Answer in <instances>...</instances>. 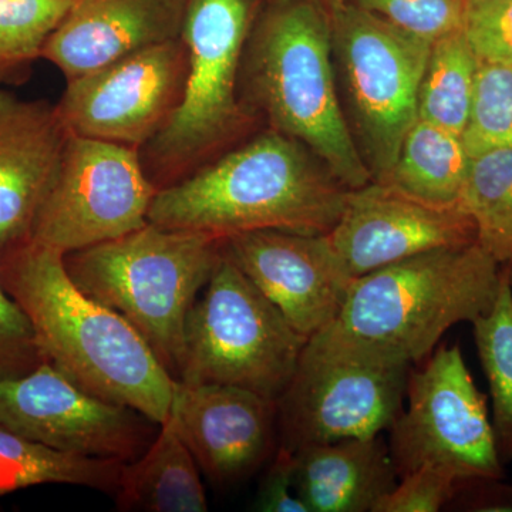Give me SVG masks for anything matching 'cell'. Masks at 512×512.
Instances as JSON below:
<instances>
[{
    "label": "cell",
    "mask_w": 512,
    "mask_h": 512,
    "mask_svg": "<svg viewBox=\"0 0 512 512\" xmlns=\"http://www.w3.org/2000/svg\"><path fill=\"white\" fill-rule=\"evenodd\" d=\"M0 281L32 323L46 362L100 399L158 426L167 421L174 377L126 319L74 284L62 252L32 239L6 249Z\"/></svg>",
    "instance_id": "6da1fadb"
},
{
    "label": "cell",
    "mask_w": 512,
    "mask_h": 512,
    "mask_svg": "<svg viewBox=\"0 0 512 512\" xmlns=\"http://www.w3.org/2000/svg\"><path fill=\"white\" fill-rule=\"evenodd\" d=\"M349 191L303 144L269 128L158 191L148 221L220 239L256 229L325 235Z\"/></svg>",
    "instance_id": "7a4b0ae2"
},
{
    "label": "cell",
    "mask_w": 512,
    "mask_h": 512,
    "mask_svg": "<svg viewBox=\"0 0 512 512\" xmlns=\"http://www.w3.org/2000/svg\"><path fill=\"white\" fill-rule=\"evenodd\" d=\"M330 18L309 0L266 3L245 45L239 96L271 130L299 141L349 190L372 174L342 110Z\"/></svg>",
    "instance_id": "3957f363"
},
{
    "label": "cell",
    "mask_w": 512,
    "mask_h": 512,
    "mask_svg": "<svg viewBox=\"0 0 512 512\" xmlns=\"http://www.w3.org/2000/svg\"><path fill=\"white\" fill-rule=\"evenodd\" d=\"M500 282L501 265L477 242L423 252L355 279L338 318L312 338L419 365L448 329L490 311Z\"/></svg>",
    "instance_id": "277c9868"
},
{
    "label": "cell",
    "mask_w": 512,
    "mask_h": 512,
    "mask_svg": "<svg viewBox=\"0 0 512 512\" xmlns=\"http://www.w3.org/2000/svg\"><path fill=\"white\" fill-rule=\"evenodd\" d=\"M224 251V239L160 227L64 255L74 284L119 313L146 340L161 365L180 379L185 323Z\"/></svg>",
    "instance_id": "5b68a950"
},
{
    "label": "cell",
    "mask_w": 512,
    "mask_h": 512,
    "mask_svg": "<svg viewBox=\"0 0 512 512\" xmlns=\"http://www.w3.org/2000/svg\"><path fill=\"white\" fill-rule=\"evenodd\" d=\"M264 0H187L188 74L173 120L138 150L158 191L244 143L258 119L239 96L242 57Z\"/></svg>",
    "instance_id": "8992f818"
},
{
    "label": "cell",
    "mask_w": 512,
    "mask_h": 512,
    "mask_svg": "<svg viewBox=\"0 0 512 512\" xmlns=\"http://www.w3.org/2000/svg\"><path fill=\"white\" fill-rule=\"evenodd\" d=\"M308 340L224 249L188 313L178 380L241 387L278 402Z\"/></svg>",
    "instance_id": "52a82bcc"
},
{
    "label": "cell",
    "mask_w": 512,
    "mask_h": 512,
    "mask_svg": "<svg viewBox=\"0 0 512 512\" xmlns=\"http://www.w3.org/2000/svg\"><path fill=\"white\" fill-rule=\"evenodd\" d=\"M332 49L373 183H386L404 137L419 119L431 43L345 3L330 16Z\"/></svg>",
    "instance_id": "ba28073f"
},
{
    "label": "cell",
    "mask_w": 512,
    "mask_h": 512,
    "mask_svg": "<svg viewBox=\"0 0 512 512\" xmlns=\"http://www.w3.org/2000/svg\"><path fill=\"white\" fill-rule=\"evenodd\" d=\"M407 407L389 431L390 456L402 478L434 467L460 481L505 478L487 397L478 390L460 345H441L410 367Z\"/></svg>",
    "instance_id": "9c48e42d"
},
{
    "label": "cell",
    "mask_w": 512,
    "mask_h": 512,
    "mask_svg": "<svg viewBox=\"0 0 512 512\" xmlns=\"http://www.w3.org/2000/svg\"><path fill=\"white\" fill-rule=\"evenodd\" d=\"M410 367L309 339L276 402L279 447L383 434L403 410Z\"/></svg>",
    "instance_id": "30bf717a"
},
{
    "label": "cell",
    "mask_w": 512,
    "mask_h": 512,
    "mask_svg": "<svg viewBox=\"0 0 512 512\" xmlns=\"http://www.w3.org/2000/svg\"><path fill=\"white\" fill-rule=\"evenodd\" d=\"M158 190L137 148L70 134L30 239L63 255L144 227Z\"/></svg>",
    "instance_id": "8fae6325"
},
{
    "label": "cell",
    "mask_w": 512,
    "mask_h": 512,
    "mask_svg": "<svg viewBox=\"0 0 512 512\" xmlns=\"http://www.w3.org/2000/svg\"><path fill=\"white\" fill-rule=\"evenodd\" d=\"M187 74L183 37L168 40L70 80L57 114L74 136L140 150L180 109Z\"/></svg>",
    "instance_id": "7c38bea8"
},
{
    "label": "cell",
    "mask_w": 512,
    "mask_h": 512,
    "mask_svg": "<svg viewBox=\"0 0 512 512\" xmlns=\"http://www.w3.org/2000/svg\"><path fill=\"white\" fill-rule=\"evenodd\" d=\"M0 426L79 456L136 460L157 436V423L83 390L49 362L0 379Z\"/></svg>",
    "instance_id": "4fadbf2b"
},
{
    "label": "cell",
    "mask_w": 512,
    "mask_h": 512,
    "mask_svg": "<svg viewBox=\"0 0 512 512\" xmlns=\"http://www.w3.org/2000/svg\"><path fill=\"white\" fill-rule=\"evenodd\" d=\"M325 235L353 281L423 252L477 242L476 225L461 205L426 204L373 181L349 191L345 210Z\"/></svg>",
    "instance_id": "5bb4252c"
},
{
    "label": "cell",
    "mask_w": 512,
    "mask_h": 512,
    "mask_svg": "<svg viewBox=\"0 0 512 512\" xmlns=\"http://www.w3.org/2000/svg\"><path fill=\"white\" fill-rule=\"evenodd\" d=\"M224 249L305 338L328 328L345 305L353 279L326 235L256 229L224 239Z\"/></svg>",
    "instance_id": "9a60e30c"
},
{
    "label": "cell",
    "mask_w": 512,
    "mask_h": 512,
    "mask_svg": "<svg viewBox=\"0 0 512 512\" xmlns=\"http://www.w3.org/2000/svg\"><path fill=\"white\" fill-rule=\"evenodd\" d=\"M170 420L202 473L214 483H239L272 454L276 402L241 387L175 380Z\"/></svg>",
    "instance_id": "2e32d148"
},
{
    "label": "cell",
    "mask_w": 512,
    "mask_h": 512,
    "mask_svg": "<svg viewBox=\"0 0 512 512\" xmlns=\"http://www.w3.org/2000/svg\"><path fill=\"white\" fill-rule=\"evenodd\" d=\"M69 137L56 104L0 89V252L30 239Z\"/></svg>",
    "instance_id": "e0dca14e"
},
{
    "label": "cell",
    "mask_w": 512,
    "mask_h": 512,
    "mask_svg": "<svg viewBox=\"0 0 512 512\" xmlns=\"http://www.w3.org/2000/svg\"><path fill=\"white\" fill-rule=\"evenodd\" d=\"M187 0H74L47 40L42 59L55 64L67 82L178 39Z\"/></svg>",
    "instance_id": "ac0fdd59"
},
{
    "label": "cell",
    "mask_w": 512,
    "mask_h": 512,
    "mask_svg": "<svg viewBox=\"0 0 512 512\" xmlns=\"http://www.w3.org/2000/svg\"><path fill=\"white\" fill-rule=\"evenodd\" d=\"M399 483L383 434L299 448L293 485L309 512H373Z\"/></svg>",
    "instance_id": "d6986e66"
},
{
    "label": "cell",
    "mask_w": 512,
    "mask_h": 512,
    "mask_svg": "<svg viewBox=\"0 0 512 512\" xmlns=\"http://www.w3.org/2000/svg\"><path fill=\"white\" fill-rule=\"evenodd\" d=\"M114 495L120 511H208L201 468L170 420L140 457L123 464Z\"/></svg>",
    "instance_id": "ffe728a7"
},
{
    "label": "cell",
    "mask_w": 512,
    "mask_h": 512,
    "mask_svg": "<svg viewBox=\"0 0 512 512\" xmlns=\"http://www.w3.org/2000/svg\"><path fill=\"white\" fill-rule=\"evenodd\" d=\"M470 163L461 136L417 119L383 184L426 204L458 207Z\"/></svg>",
    "instance_id": "44dd1931"
},
{
    "label": "cell",
    "mask_w": 512,
    "mask_h": 512,
    "mask_svg": "<svg viewBox=\"0 0 512 512\" xmlns=\"http://www.w3.org/2000/svg\"><path fill=\"white\" fill-rule=\"evenodd\" d=\"M123 464L64 453L0 426V497L47 484L76 485L114 495Z\"/></svg>",
    "instance_id": "7402d4cb"
},
{
    "label": "cell",
    "mask_w": 512,
    "mask_h": 512,
    "mask_svg": "<svg viewBox=\"0 0 512 512\" xmlns=\"http://www.w3.org/2000/svg\"><path fill=\"white\" fill-rule=\"evenodd\" d=\"M478 62L463 28L431 43L419 92V119L463 134L470 117Z\"/></svg>",
    "instance_id": "603a6c76"
},
{
    "label": "cell",
    "mask_w": 512,
    "mask_h": 512,
    "mask_svg": "<svg viewBox=\"0 0 512 512\" xmlns=\"http://www.w3.org/2000/svg\"><path fill=\"white\" fill-rule=\"evenodd\" d=\"M461 207L474 221L477 244L498 264L512 262V150L471 157Z\"/></svg>",
    "instance_id": "cb8c5ba5"
},
{
    "label": "cell",
    "mask_w": 512,
    "mask_h": 512,
    "mask_svg": "<svg viewBox=\"0 0 512 512\" xmlns=\"http://www.w3.org/2000/svg\"><path fill=\"white\" fill-rule=\"evenodd\" d=\"M480 365L490 387L495 441L504 464L512 463V295L507 271L490 311L473 323Z\"/></svg>",
    "instance_id": "d4e9b609"
},
{
    "label": "cell",
    "mask_w": 512,
    "mask_h": 512,
    "mask_svg": "<svg viewBox=\"0 0 512 512\" xmlns=\"http://www.w3.org/2000/svg\"><path fill=\"white\" fill-rule=\"evenodd\" d=\"M74 0H0V83L22 82Z\"/></svg>",
    "instance_id": "484cf974"
},
{
    "label": "cell",
    "mask_w": 512,
    "mask_h": 512,
    "mask_svg": "<svg viewBox=\"0 0 512 512\" xmlns=\"http://www.w3.org/2000/svg\"><path fill=\"white\" fill-rule=\"evenodd\" d=\"M461 140L470 157L498 148L512 150V66L480 63Z\"/></svg>",
    "instance_id": "4316f807"
},
{
    "label": "cell",
    "mask_w": 512,
    "mask_h": 512,
    "mask_svg": "<svg viewBox=\"0 0 512 512\" xmlns=\"http://www.w3.org/2000/svg\"><path fill=\"white\" fill-rule=\"evenodd\" d=\"M346 3L434 42L463 28L467 0H346Z\"/></svg>",
    "instance_id": "83f0119b"
},
{
    "label": "cell",
    "mask_w": 512,
    "mask_h": 512,
    "mask_svg": "<svg viewBox=\"0 0 512 512\" xmlns=\"http://www.w3.org/2000/svg\"><path fill=\"white\" fill-rule=\"evenodd\" d=\"M463 32L478 62L512 66V0H467Z\"/></svg>",
    "instance_id": "f1b7e54d"
},
{
    "label": "cell",
    "mask_w": 512,
    "mask_h": 512,
    "mask_svg": "<svg viewBox=\"0 0 512 512\" xmlns=\"http://www.w3.org/2000/svg\"><path fill=\"white\" fill-rule=\"evenodd\" d=\"M45 362L32 323L0 281V379L26 375Z\"/></svg>",
    "instance_id": "f546056e"
},
{
    "label": "cell",
    "mask_w": 512,
    "mask_h": 512,
    "mask_svg": "<svg viewBox=\"0 0 512 512\" xmlns=\"http://www.w3.org/2000/svg\"><path fill=\"white\" fill-rule=\"evenodd\" d=\"M458 481L439 468L421 467L399 478L373 512H439L446 510Z\"/></svg>",
    "instance_id": "4dcf8cb0"
},
{
    "label": "cell",
    "mask_w": 512,
    "mask_h": 512,
    "mask_svg": "<svg viewBox=\"0 0 512 512\" xmlns=\"http://www.w3.org/2000/svg\"><path fill=\"white\" fill-rule=\"evenodd\" d=\"M254 507L262 512H309L293 485L292 451L278 447L259 485Z\"/></svg>",
    "instance_id": "1f68e13d"
},
{
    "label": "cell",
    "mask_w": 512,
    "mask_h": 512,
    "mask_svg": "<svg viewBox=\"0 0 512 512\" xmlns=\"http://www.w3.org/2000/svg\"><path fill=\"white\" fill-rule=\"evenodd\" d=\"M444 511L512 512V484L504 478L460 481Z\"/></svg>",
    "instance_id": "d6a6232c"
},
{
    "label": "cell",
    "mask_w": 512,
    "mask_h": 512,
    "mask_svg": "<svg viewBox=\"0 0 512 512\" xmlns=\"http://www.w3.org/2000/svg\"><path fill=\"white\" fill-rule=\"evenodd\" d=\"M309 2L322 9L330 18V16L335 15L338 10L345 6L346 0H309Z\"/></svg>",
    "instance_id": "836d02e7"
},
{
    "label": "cell",
    "mask_w": 512,
    "mask_h": 512,
    "mask_svg": "<svg viewBox=\"0 0 512 512\" xmlns=\"http://www.w3.org/2000/svg\"><path fill=\"white\" fill-rule=\"evenodd\" d=\"M505 271H507L508 284H510V291L512 295V262L504 264Z\"/></svg>",
    "instance_id": "e575fe53"
}]
</instances>
